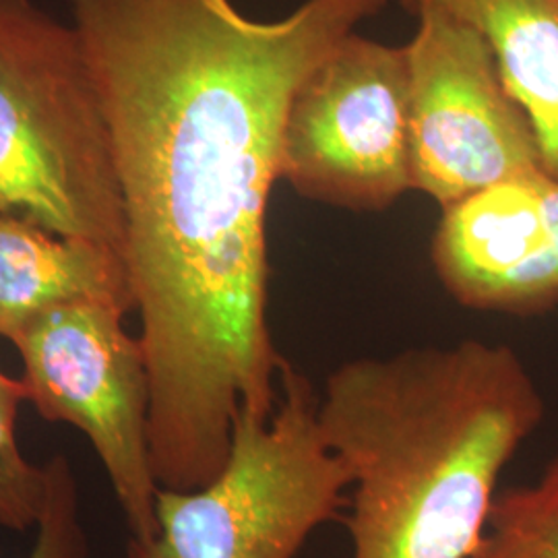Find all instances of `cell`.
<instances>
[{"instance_id":"6da1fadb","label":"cell","mask_w":558,"mask_h":558,"mask_svg":"<svg viewBox=\"0 0 558 558\" xmlns=\"http://www.w3.org/2000/svg\"><path fill=\"white\" fill-rule=\"evenodd\" d=\"M389 0H73L108 122L149 375L160 488L228 458L240 412L271 416L288 360L269 329L267 203L290 101Z\"/></svg>"},{"instance_id":"7a4b0ae2","label":"cell","mask_w":558,"mask_h":558,"mask_svg":"<svg viewBox=\"0 0 558 558\" xmlns=\"http://www.w3.org/2000/svg\"><path fill=\"white\" fill-rule=\"evenodd\" d=\"M546 403L518 352L461 339L339 364L320 430L350 476V558H470Z\"/></svg>"},{"instance_id":"3957f363","label":"cell","mask_w":558,"mask_h":558,"mask_svg":"<svg viewBox=\"0 0 558 558\" xmlns=\"http://www.w3.org/2000/svg\"><path fill=\"white\" fill-rule=\"evenodd\" d=\"M0 211L126 259L112 141L80 34L34 0H0Z\"/></svg>"},{"instance_id":"277c9868","label":"cell","mask_w":558,"mask_h":558,"mask_svg":"<svg viewBox=\"0 0 558 558\" xmlns=\"http://www.w3.org/2000/svg\"><path fill=\"white\" fill-rule=\"evenodd\" d=\"M350 476L320 430L319 393L292 364L274 414L240 412L220 472L191 490L160 488L151 538L124 558H296L343 518Z\"/></svg>"},{"instance_id":"5b68a950","label":"cell","mask_w":558,"mask_h":558,"mask_svg":"<svg viewBox=\"0 0 558 558\" xmlns=\"http://www.w3.org/2000/svg\"><path fill=\"white\" fill-rule=\"evenodd\" d=\"M124 315L114 302L75 300L44 311L11 341L23 360L27 401L41 418L87 437L131 536L151 538L160 484L149 447V375Z\"/></svg>"},{"instance_id":"8992f818","label":"cell","mask_w":558,"mask_h":558,"mask_svg":"<svg viewBox=\"0 0 558 558\" xmlns=\"http://www.w3.org/2000/svg\"><path fill=\"white\" fill-rule=\"evenodd\" d=\"M278 180L354 211H383L414 191L408 46L354 32L306 75L283 122Z\"/></svg>"},{"instance_id":"52a82bcc","label":"cell","mask_w":558,"mask_h":558,"mask_svg":"<svg viewBox=\"0 0 558 558\" xmlns=\"http://www.w3.org/2000/svg\"><path fill=\"white\" fill-rule=\"evenodd\" d=\"M408 54L416 191L447 209L500 180L544 170L530 119L472 25L424 11Z\"/></svg>"},{"instance_id":"ba28073f","label":"cell","mask_w":558,"mask_h":558,"mask_svg":"<svg viewBox=\"0 0 558 558\" xmlns=\"http://www.w3.org/2000/svg\"><path fill=\"white\" fill-rule=\"evenodd\" d=\"M433 265L461 306L532 317L558 304V179L500 180L442 209Z\"/></svg>"},{"instance_id":"9c48e42d","label":"cell","mask_w":558,"mask_h":558,"mask_svg":"<svg viewBox=\"0 0 558 558\" xmlns=\"http://www.w3.org/2000/svg\"><path fill=\"white\" fill-rule=\"evenodd\" d=\"M75 300L135 311L126 259L98 242L0 211V336L11 341L44 311Z\"/></svg>"},{"instance_id":"30bf717a","label":"cell","mask_w":558,"mask_h":558,"mask_svg":"<svg viewBox=\"0 0 558 558\" xmlns=\"http://www.w3.org/2000/svg\"><path fill=\"white\" fill-rule=\"evenodd\" d=\"M418 17L440 11L488 41L500 77L538 140L542 163L558 179V0H401Z\"/></svg>"},{"instance_id":"8fae6325","label":"cell","mask_w":558,"mask_h":558,"mask_svg":"<svg viewBox=\"0 0 558 558\" xmlns=\"http://www.w3.org/2000/svg\"><path fill=\"white\" fill-rule=\"evenodd\" d=\"M470 558H558V453L534 482L499 490Z\"/></svg>"},{"instance_id":"7c38bea8","label":"cell","mask_w":558,"mask_h":558,"mask_svg":"<svg viewBox=\"0 0 558 558\" xmlns=\"http://www.w3.org/2000/svg\"><path fill=\"white\" fill-rule=\"evenodd\" d=\"M25 398L21 379L0 371V527L27 532L38 525L48 499L46 465L23 456L17 418Z\"/></svg>"},{"instance_id":"4fadbf2b","label":"cell","mask_w":558,"mask_h":558,"mask_svg":"<svg viewBox=\"0 0 558 558\" xmlns=\"http://www.w3.org/2000/svg\"><path fill=\"white\" fill-rule=\"evenodd\" d=\"M44 465L48 472V499L36 525V544L27 558H89L80 484L71 459L54 453Z\"/></svg>"}]
</instances>
